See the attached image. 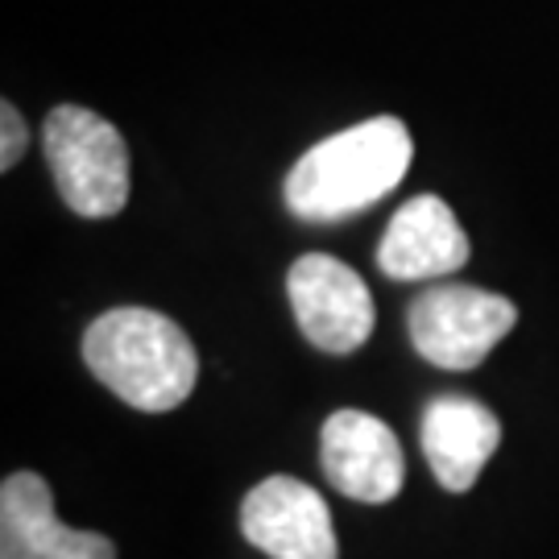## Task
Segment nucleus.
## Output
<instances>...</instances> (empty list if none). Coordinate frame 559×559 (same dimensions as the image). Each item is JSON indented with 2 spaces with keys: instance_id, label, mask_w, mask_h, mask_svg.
Listing matches in <instances>:
<instances>
[{
  "instance_id": "nucleus-1",
  "label": "nucleus",
  "mask_w": 559,
  "mask_h": 559,
  "mask_svg": "<svg viewBox=\"0 0 559 559\" xmlns=\"http://www.w3.org/2000/svg\"><path fill=\"white\" fill-rule=\"evenodd\" d=\"M83 360L96 381L145 415L182 406L200 378V357L187 332L150 307L104 311L83 336Z\"/></svg>"
},
{
  "instance_id": "nucleus-2",
  "label": "nucleus",
  "mask_w": 559,
  "mask_h": 559,
  "mask_svg": "<svg viewBox=\"0 0 559 559\" xmlns=\"http://www.w3.org/2000/svg\"><path fill=\"white\" fill-rule=\"evenodd\" d=\"M411 133L399 117H373L311 145L286 175V203L299 221H344L378 203L411 166Z\"/></svg>"
},
{
  "instance_id": "nucleus-3",
  "label": "nucleus",
  "mask_w": 559,
  "mask_h": 559,
  "mask_svg": "<svg viewBox=\"0 0 559 559\" xmlns=\"http://www.w3.org/2000/svg\"><path fill=\"white\" fill-rule=\"evenodd\" d=\"M41 141L55 187L75 216L108 221L129 203V150L112 120L80 104H59L41 124Z\"/></svg>"
},
{
  "instance_id": "nucleus-4",
  "label": "nucleus",
  "mask_w": 559,
  "mask_h": 559,
  "mask_svg": "<svg viewBox=\"0 0 559 559\" xmlns=\"http://www.w3.org/2000/svg\"><path fill=\"white\" fill-rule=\"evenodd\" d=\"M519 307L493 290L477 286H436L406 311V328L419 348L440 369H477L506 332H514Z\"/></svg>"
},
{
  "instance_id": "nucleus-5",
  "label": "nucleus",
  "mask_w": 559,
  "mask_h": 559,
  "mask_svg": "<svg viewBox=\"0 0 559 559\" xmlns=\"http://www.w3.org/2000/svg\"><path fill=\"white\" fill-rule=\"evenodd\" d=\"M290 307L302 336L323 353H357L373 332V299L357 270L328 253H307L286 274Z\"/></svg>"
},
{
  "instance_id": "nucleus-6",
  "label": "nucleus",
  "mask_w": 559,
  "mask_h": 559,
  "mask_svg": "<svg viewBox=\"0 0 559 559\" xmlns=\"http://www.w3.org/2000/svg\"><path fill=\"white\" fill-rule=\"evenodd\" d=\"M240 535L270 559H336L328 501L295 477H265L240 501Z\"/></svg>"
},
{
  "instance_id": "nucleus-7",
  "label": "nucleus",
  "mask_w": 559,
  "mask_h": 559,
  "mask_svg": "<svg viewBox=\"0 0 559 559\" xmlns=\"http://www.w3.org/2000/svg\"><path fill=\"white\" fill-rule=\"evenodd\" d=\"M320 456L332 489H340L344 498L369 501V506L399 498L406 460H402L399 436L378 415L336 411L323 423Z\"/></svg>"
},
{
  "instance_id": "nucleus-8",
  "label": "nucleus",
  "mask_w": 559,
  "mask_h": 559,
  "mask_svg": "<svg viewBox=\"0 0 559 559\" xmlns=\"http://www.w3.org/2000/svg\"><path fill=\"white\" fill-rule=\"evenodd\" d=\"M0 559H117V547L96 531L62 526L50 485L13 473L0 485Z\"/></svg>"
},
{
  "instance_id": "nucleus-9",
  "label": "nucleus",
  "mask_w": 559,
  "mask_h": 559,
  "mask_svg": "<svg viewBox=\"0 0 559 559\" xmlns=\"http://www.w3.org/2000/svg\"><path fill=\"white\" fill-rule=\"evenodd\" d=\"M468 261V237L440 195L402 203L378 245V265L394 282H423L456 274Z\"/></svg>"
},
{
  "instance_id": "nucleus-10",
  "label": "nucleus",
  "mask_w": 559,
  "mask_h": 559,
  "mask_svg": "<svg viewBox=\"0 0 559 559\" xmlns=\"http://www.w3.org/2000/svg\"><path fill=\"white\" fill-rule=\"evenodd\" d=\"M501 443V423L489 406L473 399H436L423 415V456L448 493L473 489L480 468Z\"/></svg>"
},
{
  "instance_id": "nucleus-11",
  "label": "nucleus",
  "mask_w": 559,
  "mask_h": 559,
  "mask_svg": "<svg viewBox=\"0 0 559 559\" xmlns=\"http://www.w3.org/2000/svg\"><path fill=\"white\" fill-rule=\"evenodd\" d=\"M0 129H4V138H0V170H13L21 154H25V145H29V133H25L21 112L9 100L0 104Z\"/></svg>"
}]
</instances>
